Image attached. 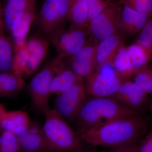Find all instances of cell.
I'll use <instances>...</instances> for the list:
<instances>
[{
    "mask_svg": "<svg viewBox=\"0 0 152 152\" xmlns=\"http://www.w3.org/2000/svg\"><path fill=\"white\" fill-rule=\"evenodd\" d=\"M84 81L75 84L56 99L54 109L68 123H75L88 100Z\"/></svg>",
    "mask_w": 152,
    "mask_h": 152,
    "instance_id": "8992f818",
    "label": "cell"
},
{
    "mask_svg": "<svg viewBox=\"0 0 152 152\" xmlns=\"http://www.w3.org/2000/svg\"><path fill=\"white\" fill-rule=\"evenodd\" d=\"M27 112L23 111L7 112L4 119L0 123L3 131L15 133L17 128L21 126H27L31 122Z\"/></svg>",
    "mask_w": 152,
    "mask_h": 152,
    "instance_id": "44dd1931",
    "label": "cell"
},
{
    "mask_svg": "<svg viewBox=\"0 0 152 152\" xmlns=\"http://www.w3.org/2000/svg\"><path fill=\"white\" fill-rule=\"evenodd\" d=\"M12 45L10 39L0 30V72H12L14 57Z\"/></svg>",
    "mask_w": 152,
    "mask_h": 152,
    "instance_id": "ffe728a7",
    "label": "cell"
},
{
    "mask_svg": "<svg viewBox=\"0 0 152 152\" xmlns=\"http://www.w3.org/2000/svg\"><path fill=\"white\" fill-rule=\"evenodd\" d=\"M98 43L90 39L77 53L65 61L77 75L86 78L96 70V49Z\"/></svg>",
    "mask_w": 152,
    "mask_h": 152,
    "instance_id": "7c38bea8",
    "label": "cell"
},
{
    "mask_svg": "<svg viewBox=\"0 0 152 152\" xmlns=\"http://www.w3.org/2000/svg\"><path fill=\"white\" fill-rule=\"evenodd\" d=\"M111 66L119 75L126 80H130L134 75L130 58L127 47L123 45L118 50Z\"/></svg>",
    "mask_w": 152,
    "mask_h": 152,
    "instance_id": "d6986e66",
    "label": "cell"
},
{
    "mask_svg": "<svg viewBox=\"0 0 152 152\" xmlns=\"http://www.w3.org/2000/svg\"><path fill=\"white\" fill-rule=\"evenodd\" d=\"M134 74L150 62L145 52L142 47L134 43L127 47Z\"/></svg>",
    "mask_w": 152,
    "mask_h": 152,
    "instance_id": "cb8c5ba5",
    "label": "cell"
},
{
    "mask_svg": "<svg viewBox=\"0 0 152 152\" xmlns=\"http://www.w3.org/2000/svg\"><path fill=\"white\" fill-rule=\"evenodd\" d=\"M36 0H6L3 8L4 26L12 32L18 26L25 14L35 7Z\"/></svg>",
    "mask_w": 152,
    "mask_h": 152,
    "instance_id": "5bb4252c",
    "label": "cell"
},
{
    "mask_svg": "<svg viewBox=\"0 0 152 152\" xmlns=\"http://www.w3.org/2000/svg\"><path fill=\"white\" fill-rule=\"evenodd\" d=\"M88 8V24L112 3L113 0H86Z\"/></svg>",
    "mask_w": 152,
    "mask_h": 152,
    "instance_id": "f1b7e54d",
    "label": "cell"
},
{
    "mask_svg": "<svg viewBox=\"0 0 152 152\" xmlns=\"http://www.w3.org/2000/svg\"><path fill=\"white\" fill-rule=\"evenodd\" d=\"M134 43L142 48L149 61H152V17L140 33Z\"/></svg>",
    "mask_w": 152,
    "mask_h": 152,
    "instance_id": "d4e9b609",
    "label": "cell"
},
{
    "mask_svg": "<svg viewBox=\"0 0 152 152\" xmlns=\"http://www.w3.org/2000/svg\"><path fill=\"white\" fill-rule=\"evenodd\" d=\"M151 17L129 7L122 6L119 31L131 35L140 33Z\"/></svg>",
    "mask_w": 152,
    "mask_h": 152,
    "instance_id": "e0dca14e",
    "label": "cell"
},
{
    "mask_svg": "<svg viewBox=\"0 0 152 152\" xmlns=\"http://www.w3.org/2000/svg\"><path fill=\"white\" fill-rule=\"evenodd\" d=\"M93 152L91 151H78V152ZM99 152H106V151H102Z\"/></svg>",
    "mask_w": 152,
    "mask_h": 152,
    "instance_id": "e575fe53",
    "label": "cell"
},
{
    "mask_svg": "<svg viewBox=\"0 0 152 152\" xmlns=\"http://www.w3.org/2000/svg\"><path fill=\"white\" fill-rule=\"evenodd\" d=\"M4 21H3V8H2L1 1H0V30L4 31Z\"/></svg>",
    "mask_w": 152,
    "mask_h": 152,
    "instance_id": "d6a6232c",
    "label": "cell"
},
{
    "mask_svg": "<svg viewBox=\"0 0 152 152\" xmlns=\"http://www.w3.org/2000/svg\"><path fill=\"white\" fill-rule=\"evenodd\" d=\"M110 97L113 98L127 108L142 113L148 106V94L134 82L125 81L116 92Z\"/></svg>",
    "mask_w": 152,
    "mask_h": 152,
    "instance_id": "30bf717a",
    "label": "cell"
},
{
    "mask_svg": "<svg viewBox=\"0 0 152 152\" xmlns=\"http://www.w3.org/2000/svg\"><path fill=\"white\" fill-rule=\"evenodd\" d=\"M0 84L10 97L17 94L23 87L25 82L23 78L15 75L12 72H1Z\"/></svg>",
    "mask_w": 152,
    "mask_h": 152,
    "instance_id": "603a6c76",
    "label": "cell"
},
{
    "mask_svg": "<svg viewBox=\"0 0 152 152\" xmlns=\"http://www.w3.org/2000/svg\"><path fill=\"white\" fill-rule=\"evenodd\" d=\"M8 97L2 85L0 84V97Z\"/></svg>",
    "mask_w": 152,
    "mask_h": 152,
    "instance_id": "836d02e7",
    "label": "cell"
},
{
    "mask_svg": "<svg viewBox=\"0 0 152 152\" xmlns=\"http://www.w3.org/2000/svg\"><path fill=\"white\" fill-rule=\"evenodd\" d=\"M0 152H22L15 134L3 131L0 137Z\"/></svg>",
    "mask_w": 152,
    "mask_h": 152,
    "instance_id": "4316f807",
    "label": "cell"
},
{
    "mask_svg": "<svg viewBox=\"0 0 152 152\" xmlns=\"http://www.w3.org/2000/svg\"><path fill=\"white\" fill-rule=\"evenodd\" d=\"M70 0H45L37 20L40 28L47 37L64 27L67 20Z\"/></svg>",
    "mask_w": 152,
    "mask_h": 152,
    "instance_id": "52a82bcc",
    "label": "cell"
},
{
    "mask_svg": "<svg viewBox=\"0 0 152 152\" xmlns=\"http://www.w3.org/2000/svg\"><path fill=\"white\" fill-rule=\"evenodd\" d=\"M124 45V34L120 31L98 43L96 49V70L108 66H111L118 50Z\"/></svg>",
    "mask_w": 152,
    "mask_h": 152,
    "instance_id": "9a60e30c",
    "label": "cell"
},
{
    "mask_svg": "<svg viewBox=\"0 0 152 152\" xmlns=\"http://www.w3.org/2000/svg\"><path fill=\"white\" fill-rule=\"evenodd\" d=\"M84 79L76 74L69 66L64 59L61 60L56 67L50 86L51 93L61 94Z\"/></svg>",
    "mask_w": 152,
    "mask_h": 152,
    "instance_id": "2e32d148",
    "label": "cell"
},
{
    "mask_svg": "<svg viewBox=\"0 0 152 152\" xmlns=\"http://www.w3.org/2000/svg\"><path fill=\"white\" fill-rule=\"evenodd\" d=\"M28 58L23 77H29L37 71L47 53L49 42L41 37H32L25 42Z\"/></svg>",
    "mask_w": 152,
    "mask_h": 152,
    "instance_id": "4fadbf2b",
    "label": "cell"
},
{
    "mask_svg": "<svg viewBox=\"0 0 152 152\" xmlns=\"http://www.w3.org/2000/svg\"><path fill=\"white\" fill-rule=\"evenodd\" d=\"M139 113L131 110L110 97L87 100L75 123L76 133L99 127L113 121L133 116Z\"/></svg>",
    "mask_w": 152,
    "mask_h": 152,
    "instance_id": "7a4b0ae2",
    "label": "cell"
},
{
    "mask_svg": "<svg viewBox=\"0 0 152 152\" xmlns=\"http://www.w3.org/2000/svg\"><path fill=\"white\" fill-rule=\"evenodd\" d=\"M64 58L58 55L49 62L31 80L28 91L32 104L37 112L45 114L50 110L49 99L51 94L50 86L57 65Z\"/></svg>",
    "mask_w": 152,
    "mask_h": 152,
    "instance_id": "277c9868",
    "label": "cell"
},
{
    "mask_svg": "<svg viewBox=\"0 0 152 152\" xmlns=\"http://www.w3.org/2000/svg\"><path fill=\"white\" fill-rule=\"evenodd\" d=\"M138 142L127 144L121 146L111 148H110L109 152H137V146Z\"/></svg>",
    "mask_w": 152,
    "mask_h": 152,
    "instance_id": "4dcf8cb0",
    "label": "cell"
},
{
    "mask_svg": "<svg viewBox=\"0 0 152 152\" xmlns=\"http://www.w3.org/2000/svg\"><path fill=\"white\" fill-rule=\"evenodd\" d=\"M22 152H52L44 135L43 127L31 121L27 126H21L15 132Z\"/></svg>",
    "mask_w": 152,
    "mask_h": 152,
    "instance_id": "8fae6325",
    "label": "cell"
},
{
    "mask_svg": "<svg viewBox=\"0 0 152 152\" xmlns=\"http://www.w3.org/2000/svg\"><path fill=\"white\" fill-rule=\"evenodd\" d=\"M88 96L92 98L110 97L118 90L125 80L114 70L106 67L96 70L85 78Z\"/></svg>",
    "mask_w": 152,
    "mask_h": 152,
    "instance_id": "5b68a950",
    "label": "cell"
},
{
    "mask_svg": "<svg viewBox=\"0 0 152 152\" xmlns=\"http://www.w3.org/2000/svg\"><path fill=\"white\" fill-rule=\"evenodd\" d=\"M137 152H152V131L139 142Z\"/></svg>",
    "mask_w": 152,
    "mask_h": 152,
    "instance_id": "f546056e",
    "label": "cell"
},
{
    "mask_svg": "<svg viewBox=\"0 0 152 152\" xmlns=\"http://www.w3.org/2000/svg\"><path fill=\"white\" fill-rule=\"evenodd\" d=\"M35 7L29 10L22 18L18 27L11 32L15 45L21 44L26 41L30 27L35 17Z\"/></svg>",
    "mask_w": 152,
    "mask_h": 152,
    "instance_id": "7402d4cb",
    "label": "cell"
},
{
    "mask_svg": "<svg viewBox=\"0 0 152 152\" xmlns=\"http://www.w3.org/2000/svg\"><path fill=\"white\" fill-rule=\"evenodd\" d=\"M151 108L152 111V103L151 104Z\"/></svg>",
    "mask_w": 152,
    "mask_h": 152,
    "instance_id": "8d00e7d4",
    "label": "cell"
},
{
    "mask_svg": "<svg viewBox=\"0 0 152 152\" xmlns=\"http://www.w3.org/2000/svg\"><path fill=\"white\" fill-rule=\"evenodd\" d=\"M3 132L2 129L1 128V126H0V137H1V135L2 133Z\"/></svg>",
    "mask_w": 152,
    "mask_h": 152,
    "instance_id": "d590c367",
    "label": "cell"
},
{
    "mask_svg": "<svg viewBox=\"0 0 152 152\" xmlns=\"http://www.w3.org/2000/svg\"><path fill=\"white\" fill-rule=\"evenodd\" d=\"M118 1L122 6L152 17V0H119Z\"/></svg>",
    "mask_w": 152,
    "mask_h": 152,
    "instance_id": "83f0119b",
    "label": "cell"
},
{
    "mask_svg": "<svg viewBox=\"0 0 152 152\" xmlns=\"http://www.w3.org/2000/svg\"><path fill=\"white\" fill-rule=\"evenodd\" d=\"M44 115L45 121L43 131L52 152L88 151L87 146L90 145L82 140L55 109H50Z\"/></svg>",
    "mask_w": 152,
    "mask_h": 152,
    "instance_id": "3957f363",
    "label": "cell"
},
{
    "mask_svg": "<svg viewBox=\"0 0 152 152\" xmlns=\"http://www.w3.org/2000/svg\"><path fill=\"white\" fill-rule=\"evenodd\" d=\"M88 15L86 0H70L67 18L69 27L87 29Z\"/></svg>",
    "mask_w": 152,
    "mask_h": 152,
    "instance_id": "ac0fdd59",
    "label": "cell"
},
{
    "mask_svg": "<svg viewBox=\"0 0 152 152\" xmlns=\"http://www.w3.org/2000/svg\"><path fill=\"white\" fill-rule=\"evenodd\" d=\"M121 9L118 1L114 2L94 19L87 29L90 39L98 44L118 31Z\"/></svg>",
    "mask_w": 152,
    "mask_h": 152,
    "instance_id": "ba28073f",
    "label": "cell"
},
{
    "mask_svg": "<svg viewBox=\"0 0 152 152\" xmlns=\"http://www.w3.org/2000/svg\"><path fill=\"white\" fill-rule=\"evenodd\" d=\"M149 126L148 119L142 113L139 114L77 134L90 145L111 148L138 142L146 134Z\"/></svg>",
    "mask_w": 152,
    "mask_h": 152,
    "instance_id": "6da1fadb",
    "label": "cell"
},
{
    "mask_svg": "<svg viewBox=\"0 0 152 152\" xmlns=\"http://www.w3.org/2000/svg\"><path fill=\"white\" fill-rule=\"evenodd\" d=\"M135 83L147 94H152V64L149 63L134 74Z\"/></svg>",
    "mask_w": 152,
    "mask_h": 152,
    "instance_id": "484cf974",
    "label": "cell"
},
{
    "mask_svg": "<svg viewBox=\"0 0 152 152\" xmlns=\"http://www.w3.org/2000/svg\"><path fill=\"white\" fill-rule=\"evenodd\" d=\"M7 111L5 109L4 106L0 103V123L4 118Z\"/></svg>",
    "mask_w": 152,
    "mask_h": 152,
    "instance_id": "1f68e13d",
    "label": "cell"
},
{
    "mask_svg": "<svg viewBox=\"0 0 152 152\" xmlns=\"http://www.w3.org/2000/svg\"><path fill=\"white\" fill-rule=\"evenodd\" d=\"M88 35L87 29L63 27L52 34L49 38L58 55L64 58L72 56L82 49L87 41Z\"/></svg>",
    "mask_w": 152,
    "mask_h": 152,
    "instance_id": "9c48e42d",
    "label": "cell"
}]
</instances>
